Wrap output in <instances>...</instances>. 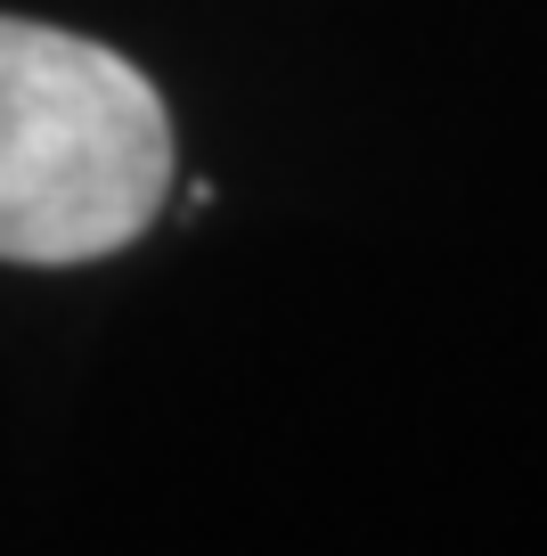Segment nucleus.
I'll return each instance as SVG.
<instances>
[{"label":"nucleus","instance_id":"1","mask_svg":"<svg viewBox=\"0 0 547 556\" xmlns=\"http://www.w3.org/2000/svg\"><path fill=\"white\" fill-rule=\"evenodd\" d=\"M171 106L123 50L0 17V262H106L171 205Z\"/></svg>","mask_w":547,"mask_h":556}]
</instances>
